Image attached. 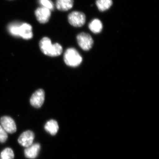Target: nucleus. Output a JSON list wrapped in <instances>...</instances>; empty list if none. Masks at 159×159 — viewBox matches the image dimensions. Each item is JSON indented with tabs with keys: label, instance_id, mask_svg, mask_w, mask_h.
Segmentation results:
<instances>
[{
	"label": "nucleus",
	"instance_id": "0eeeda50",
	"mask_svg": "<svg viewBox=\"0 0 159 159\" xmlns=\"http://www.w3.org/2000/svg\"><path fill=\"white\" fill-rule=\"evenodd\" d=\"M34 138V134L30 130L24 132L19 138V143L24 147H28L32 145Z\"/></svg>",
	"mask_w": 159,
	"mask_h": 159
},
{
	"label": "nucleus",
	"instance_id": "1a4fd4ad",
	"mask_svg": "<svg viewBox=\"0 0 159 159\" xmlns=\"http://www.w3.org/2000/svg\"><path fill=\"white\" fill-rule=\"evenodd\" d=\"M18 36L25 39H30L33 37L32 28L28 23H21L19 29Z\"/></svg>",
	"mask_w": 159,
	"mask_h": 159
},
{
	"label": "nucleus",
	"instance_id": "6e6552de",
	"mask_svg": "<svg viewBox=\"0 0 159 159\" xmlns=\"http://www.w3.org/2000/svg\"><path fill=\"white\" fill-rule=\"evenodd\" d=\"M51 11L43 7L38 8L35 11V16L38 21L41 24L48 22L51 17Z\"/></svg>",
	"mask_w": 159,
	"mask_h": 159
},
{
	"label": "nucleus",
	"instance_id": "f8f14e48",
	"mask_svg": "<svg viewBox=\"0 0 159 159\" xmlns=\"http://www.w3.org/2000/svg\"><path fill=\"white\" fill-rule=\"evenodd\" d=\"M46 131L52 135H55L59 129L58 123L54 120H51L46 123L44 126Z\"/></svg>",
	"mask_w": 159,
	"mask_h": 159
},
{
	"label": "nucleus",
	"instance_id": "a211bd4d",
	"mask_svg": "<svg viewBox=\"0 0 159 159\" xmlns=\"http://www.w3.org/2000/svg\"><path fill=\"white\" fill-rule=\"evenodd\" d=\"M8 139V135L6 131L0 125V142L4 143Z\"/></svg>",
	"mask_w": 159,
	"mask_h": 159
},
{
	"label": "nucleus",
	"instance_id": "4468645a",
	"mask_svg": "<svg viewBox=\"0 0 159 159\" xmlns=\"http://www.w3.org/2000/svg\"><path fill=\"white\" fill-rule=\"evenodd\" d=\"M96 5L100 11H104L108 10L113 4L112 0H97Z\"/></svg>",
	"mask_w": 159,
	"mask_h": 159
},
{
	"label": "nucleus",
	"instance_id": "9b49d317",
	"mask_svg": "<svg viewBox=\"0 0 159 159\" xmlns=\"http://www.w3.org/2000/svg\"><path fill=\"white\" fill-rule=\"evenodd\" d=\"M74 0H57L56 6L60 11H67L73 8Z\"/></svg>",
	"mask_w": 159,
	"mask_h": 159
},
{
	"label": "nucleus",
	"instance_id": "20e7f679",
	"mask_svg": "<svg viewBox=\"0 0 159 159\" xmlns=\"http://www.w3.org/2000/svg\"><path fill=\"white\" fill-rule=\"evenodd\" d=\"M77 40L80 47L84 51H89L92 48L93 40L89 34L82 32L77 36Z\"/></svg>",
	"mask_w": 159,
	"mask_h": 159
},
{
	"label": "nucleus",
	"instance_id": "f257e3e1",
	"mask_svg": "<svg viewBox=\"0 0 159 159\" xmlns=\"http://www.w3.org/2000/svg\"><path fill=\"white\" fill-rule=\"evenodd\" d=\"M39 47L44 54L51 57H56L61 54L63 51L62 47L59 43L52 44L51 39L44 37L41 40Z\"/></svg>",
	"mask_w": 159,
	"mask_h": 159
},
{
	"label": "nucleus",
	"instance_id": "423d86ee",
	"mask_svg": "<svg viewBox=\"0 0 159 159\" xmlns=\"http://www.w3.org/2000/svg\"><path fill=\"white\" fill-rule=\"evenodd\" d=\"M1 125L6 132L13 134L16 131V126L13 119L9 116H3L0 120Z\"/></svg>",
	"mask_w": 159,
	"mask_h": 159
},
{
	"label": "nucleus",
	"instance_id": "7ed1b4c3",
	"mask_svg": "<svg viewBox=\"0 0 159 159\" xmlns=\"http://www.w3.org/2000/svg\"><path fill=\"white\" fill-rule=\"evenodd\" d=\"M68 20L71 25L75 27H81L85 24V15L81 11H72L69 15Z\"/></svg>",
	"mask_w": 159,
	"mask_h": 159
},
{
	"label": "nucleus",
	"instance_id": "9d476101",
	"mask_svg": "<svg viewBox=\"0 0 159 159\" xmlns=\"http://www.w3.org/2000/svg\"><path fill=\"white\" fill-rule=\"evenodd\" d=\"M40 149V145L39 143L32 144L26 147L25 150V155L26 157L29 159H34L36 157L39 153Z\"/></svg>",
	"mask_w": 159,
	"mask_h": 159
},
{
	"label": "nucleus",
	"instance_id": "f03ea898",
	"mask_svg": "<svg viewBox=\"0 0 159 159\" xmlns=\"http://www.w3.org/2000/svg\"><path fill=\"white\" fill-rule=\"evenodd\" d=\"M64 59L66 64L71 67L78 66L82 61L81 55L76 49L73 48L68 49L66 51Z\"/></svg>",
	"mask_w": 159,
	"mask_h": 159
},
{
	"label": "nucleus",
	"instance_id": "ddd939ff",
	"mask_svg": "<svg viewBox=\"0 0 159 159\" xmlns=\"http://www.w3.org/2000/svg\"><path fill=\"white\" fill-rule=\"evenodd\" d=\"M89 29L93 33L98 34L102 31L103 26L102 22L98 19H94L89 25Z\"/></svg>",
	"mask_w": 159,
	"mask_h": 159
},
{
	"label": "nucleus",
	"instance_id": "f3484780",
	"mask_svg": "<svg viewBox=\"0 0 159 159\" xmlns=\"http://www.w3.org/2000/svg\"><path fill=\"white\" fill-rule=\"evenodd\" d=\"M40 5L42 7L52 11L54 9V5L51 0H39Z\"/></svg>",
	"mask_w": 159,
	"mask_h": 159
},
{
	"label": "nucleus",
	"instance_id": "2eb2a0df",
	"mask_svg": "<svg viewBox=\"0 0 159 159\" xmlns=\"http://www.w3.org/2000/svg\"><path fill=\"white\" fill-rule=\"evenodd\" d=\"M21 23L19 22L11 23L8 27V30L9 33L16 37H19V29Z\"/></svg>",
	"mask_w": 159,
	"mask_h": 159
},
{
	"label": "nucleus",
	"instance_id": "39448f33",
	"mask_svg": "<svg viewBox=\"0 0 159 159\" xmlns=\"http://www.w3.org/2000/svg\"><path fill=\"white\" fill-rule=\"evenodd\" d=\"M44 100V91L42 89H39L34 92L31 96L30 99V103L32 106L38 108L43 104Z\"/></svg>",
	"mask_w": 159,
	"mask_h": 159
},
{
	"label": "nucleus",
	"instance_id": "dca6fc26",
	"mask_svg": "<svg viewBox=\"0 0 159 159\" xmlns=\"http://www.w3.org/2000/svg\"><path fill=\"white\" fill-rule=\"evenodd\" d=\"M0 157V159H13L14 154L11 148H7L2 152Z\"/></svg>",
	"mask_w": 159,
	"mask_h": 159
}]
</instances>
